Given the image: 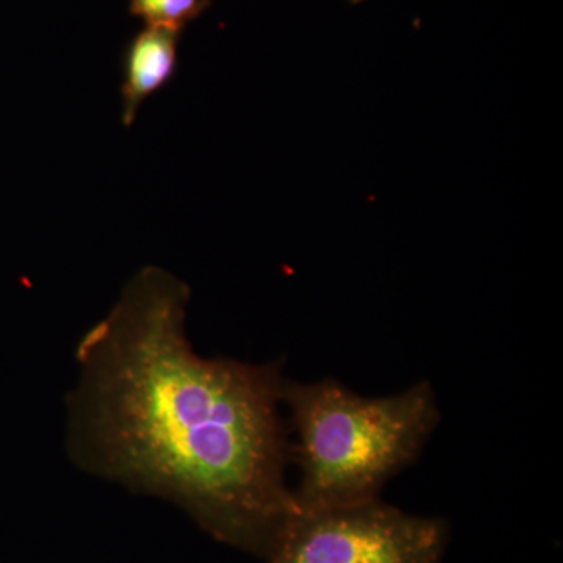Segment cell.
<instances>
[{
    "label": "cell",
    "mask_w": 563,
    "mask_h": 563,
    "mask_svg": "<svg viewBox=\"0 0 563 563\" xmlns=\"http://www.w3.org/2000/svg\"><path fill=\"white\" fill-rule=\"evenodd\" d=\"M188 302L185 282L146 266L84 333L66 448L92 476L176 504L218 542L266 559L299 514L284 362L202 357Z\"/></svg>",
    "instance_id": "1"
},
{
    "label": "cell",
    "mask_w": 563,
    "mask_h": 563,
    "mask_svg": "<svg viewBox=\"0 0 563 563\" xmlns=\"http://www.w3.org/2000/svg\"><path fill=\"white\" fill-rule=\"evenodd\" d=\"M291 463L301 472L299 510L379 499L393 477L418 461L442 421L435 390L422 380L398 395L365 398L328 377L284 380Z\"/></svg>",
    "instance_id": "2"
},
{
    "label": "cell",
    "mask_w": 563,
    "mask_h": 563,
    "mask_svg": "<svg viewBox=\"0 0 563 563\" xmlns=\"http://www.w3.org/2000/svg\"><path fill=\"white\" fill-rule=\"evenodd\" d=\"M450 528L374 501L299 510L266 563H442Z\"/></svg>",
    "instance_id": "3"
},
{
    "label": "cell",
    "mask_w": 563,
    "mask_h": 563,
    "mask_svg": "<svg viewBox=\"0 0 563 563\" xmlns=\"http://www.w3.org/2000/svg\"><path fill=\"white\" fill-rule=\"evenodd\" d=\"M180 35L179 29L147 25L129 43L121 88L122 122L128 128L135 121L143 102L176 76Z\"/></svg>",
    "instance_id": "4"
},
{
    "label": "cell",
    "mask_w": 563,
    "mask_h": 563,
    "mask_svg": "<svg viewBox=\"0 0 563 563\" xmlns=\"http://www.w3.org/2000/svg\"><path fill=\"white\" fill-rule=\"evenodd\" d=\"M210 0H131V13L155 27L184 31L209 9Z\"/></svg>",
    "instance_id": "5"
},
{
    "label": "cell",
    "mask_w": 563,
    "mask_h": 563,
    "mask_svg": "<svg viewBox=\"0 0 563 563\" xmlns=\"http://www.w3.org/2000/svg\"><path fill=\"white\" fill-rule=\"evenodd\" d=\"M351 2L358 3L362 2V0H351Z\"/></svg>",
    "instance_id": "6"
}]
</instances>
